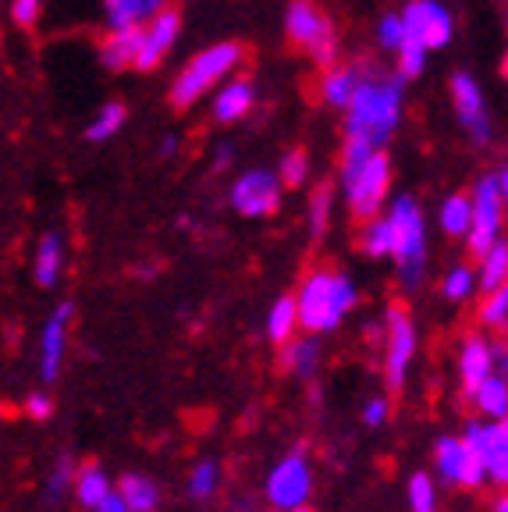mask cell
Instances as JSON below:
<instances>
[{
  "label": "cell",
  "instance_id": "obj_1",
  "mask_svg": "<svg viewBox=\"0 0 508 512\" xmlns=\"http://www.w3.org/2000/svg\"><path fill=\"white\" fill-rule=\"evenodd\" d=\"M405 111V82L398 75L374 72L370 64H359V79L352 100L345 107V139L384 150L402 125Z\"/></svg>",
  "mask_w": 508,
  "mask_h": 512
},
{
  "label": "cell",
  "instance_id": "obj_2",
  "mask_svg": "<svg viewBox=\"0 0 508 512\" xmlns=\"http://www.w3.org/2000/svg\"><path fill=\"white\" fill-rule=\"evenodd\" d=\"M295 313H299V331L306 335H327V331L342 328V320L356 310L359 288L349 274L317 267L302 278L295 292Z\"/></svg>",
  "mask_w": 508,
  "mask_h": 512
},
{
  "label": "cell",
  "instance_id": "obj_3",
  "mask_svg": "<svg viewBox=\"0 0 508 512\" xmlns=\"http://www.w3.org/2000/svg\"><path fill=\"white\" fill-rule=\"evenodd\" d=\"M342 192L349 200V214L359 221H370L384 210L391 192V157L374 146L356 143V139H345L342 146Z\"/></svg>",
  "mask_w": 508,
  "mask_h": 512
},
{
  "label": "cell",
  "instance_id": "obj_4",
  "mask_svg": "<svg viewBox=\"0 0 508 512\" xmlns=\"http://www.w3.org/2000/svg\"><path fill=\"white\" fill-rule=\"evenodd\" d=\"M402 47L398 54V79H420L430 50H445L455 36V18L441 0H409L402 15Z\"/></svg>",
  "mask_w": 508,
  "mask_h": 512
},
{
  "label": "cell",
  "instance_id": "obj_5",
  "mask_svg": "<svg viewBox=\"0 0 508 512\" xmlns=\"http://www.w3.org/2000/svg\"><path fill=\"white\" fill-rule=\"evenodd\" d=\"M391 228V260L398 264V278L413 292L427 281V217L416 196H398L384 214Z\"/></svg>",
  "mask_w": 508,
  "mask_h": 512
},
{
  "label": "cell",
  "instance_id": "obj_6",
  "mask_svg": "<svg viewBox=\"0 0 508 512\" xmlns=\"http://www.w3.org/2000/svg\"><path fill=\"white\" fill-rule=\"evenodd\" d=\"M242 61H246V47L239 40L210 43L207 50H199L196 57H189V64L175 75V82H171V104L178 111H189L210 89L221 86L228 75H235V68Z\"/></svg>",
  "mask_w": 508,
  "mask_h": 512
},
{
  "label": "cell",
  "instance_id": "obj_7",
  "mask_svg": "<svg viewBox=\"0 0 508 512\" xmlns=\"http://www.w3.org/2000/svg\"><path fill=\"white\" fill-rule=\"evenodd\" d=\"M505 200H508V171L498 168L484 175L473 192H469V228H466V249L473 256H484L494 242H501L505 228Z\"/></svg>",
  "mask_w": 508,
  "mask_h": 512
},
{
  "label": "cell",
  "instance_id": "obj_8",
  "mask_svg": "<svg viewBox=\"0 0 508 512\" xmlns=\"http://www.w3.org/2000/svg\"><path fill=\"white\" fill-rule=\"evenodd\" d=\"M285 32L295 47H302L317 64L331 68L338 57V40H334V25L313 0H292L285 11Z\"/></svg>",
  "mask_w": 508,
  "mask_h": 512
},
{
  "label": "cell",
  "instance_id": "obj_9",
  "mask_svg": "<svg viewBox=\"0 0 508 512\" xmlns=\"http://www.w3.org/2000/svg\"><path fill=\"white\" fill-rule=\"evenodd\" d=\"M416 324L402 303H391L384 313V384L391 392H402L409 381V367L416 356Z\"/></svg>",
  "mask_w": 508,
  "mask_h": 512
},
{
  "label": "cell",
  "instance_id": "obj_10",
  "mask_svg": "<svg viewBox=\"0 0 508 512\" xmlns=\"http://www.w3.org/2000/svg\"><path fill=\"white\" fill-rule=\"evenodd\" d=\"M263 495L278 512L302 509L313 495V466L306 459L302 448H292L288 456H281L278 463L270 466L267 484H263Z\"/></svg>",
  "mask_w": 508,
  "mask_h": 512
},
{
  "label": "cell",
  "instance_id": "obj_11",
  "mask_svg": "<svg viewBox=\"0 0 508 512\" xmlns=\"http://www.w3.org/2000/svg\"><path fill=\"white\" fill-rule=\"evenodd\" d=\"M452 107H455V118H459L462 132L477 146L491 143L494 136V118H491V107H487V96L484 86L469 72H455L452 75Z\"/></svg>",
  "mask_w": 508,
  "mask_h": 512
},
{
  "label": "cell",
  "instance_id": "obj_12",
  "mask_svg": "<svg viewBox=\"0 0 508 512\" xmlns=\"http://www.w3.org/2000/svg\"><path fill=\"white\" fill-rule=\"evenodd\" d=\"M178 32H182V11L164 4L157 15L139 25V50H135V72H153L164 64V57L175 50Z\"/></svg>",
  "mask_w": 508,
  "mask_h": 512
},
{
  "label": "cell",
  "instance_id": "obj_13",
  "mask_svg": "<svg viewBox=\"0 0 508 512\" xmlns=\"http://www.w3.org/2000/svg\"><path fill=\"white\" fill-rule=\"evenodd\" d=\"M484 463V473L494 488L508 484V427L505 420H473L466 424V431L459 434Z\"/></svg>",
  "mask_w": 508,
  "mask_h": 512
},
{
  "label": "cell",
  "instance_id": "obj_14",
  "mask_svg": "<svg viewBox=\"0 0 508 512\" xmlns=\"http://www.w3.org/2000/svg\"><path fill=\"white\" fill-rule=\"evenodd\" d=\"M281 182L274 171L267 168H249L242 171L228 189L231 207L239 210L242 217H270L281 207Z\"/></svg>",
  "mask_w": 508,
  "mask_h": 512
},
{
  "label": "cell",
  "instance_id": "obj_15",
  "mask_svg": "<svg viewBox=\"0 0 508 512\" xmlns=\"http://www.w3.org/2000/svg\"><path fill=\"white\" fill-rule=\"evenodd\" d=\"M508 370V352L505 342H491L484 335L462 338L459 349V381L466 392H473L480 381H487L491 374H505Z\"/></svg>",
  "mask_w": 508,
  "mask_h": 512
},
{
  "label": "cell",
  "instance_id": "obj_16",
  "mask_svg": "<svg viewBox=\"0 0 508 512\" xmlns=\"http://www.w3.org/2000/svg\"><path fill=\"white\" fill-rule=\"evenodd\" d=\"M72 303H61L54 313L47 317L40 331V377L43 381H57L61 374V363H64V352H68V328H72Z\"/></svg>",
  "mask_w": 508,
  "mask_h": 512
},
{
  "label": "cell",
  "instance_id": "obj_17",
  "mask_svg": "<svg viewBox=\"0 0 508 512\" xmlns=\"http://www.w3.org/2000/svg\"><path fill=\"white\" fill-rule=\"evenodd\" d=\"M256 107V86L249 79H242V75H235V79L228 82V86H221L214 93V121L217 125H235V121H242L249 111Z\"/></svg>",
  "mask_w": 508,
  "mask_h": 512
},
{
  "label": "cell",
  "instance_id": "obj_18",
  "mask_svg": "<svg viewBox=\"0 0 508 512\" xmlns=\"http://www.w3.org/2000/svg\"><path fill=\"white\" fill-rule=\"evenodd\" d=\"M64 260H68V246L57 232L40 235L36 242V256H32V278L40 288H54L64 274Z\"/></svg>",
  "mask_w": 508,
  "mask_h": 512
},
{
  "label": "cell",
  "instance_id": "obj_19",
  "mask_svg": "<svg viewBox=\"0 0 508 512\" xmlns=\"http://www.w3.org/2000/svg\"><path fill=\"white\" fill-rule=\"evenodd\" d=\"M320 338L317 335H292L285 345H281V367L295 377H313L320 367Z\"/></svg>",
  "mask_w": 508,
  "mask_h": 512
},
{
  "label": "cell",
  "instance_id": "obj_20",
  "mask_svg": "<svg viewBox=\"0 0 508 512\" xmlns=\"http://www.w3.org/2000/svg\"><path fill=\"white\" fill-rule=\"evenodd\" d=\"M359 79V64H331L320 79V96H324V104L334 107V111H345L352 100V89H356Z\"/></svg>",
  "mask_w": 508,
  "mask_h": 512
},
{
  "label": "cell",
  "instance_id": "obj_21",
  "mask_svg": "<svg viewBox=\"0 0 508 512\" xmlns=\"http://www.w3.org/2000/svg\"><path fill=\"white\" fill-rule=\"evenodd\" d=\"M477 413L484 420H505L508 413V377L505 374H491L487 381H480L473 392H469Z\"/></svg>",
  "mask_w": 508,
  "mask_h": 512
},
{
  "label": "cell",
  "instance_id": "obj_22",
  "mask_svg": "<svg viewBox=\"0 0 508 512\" xmlns=\"http://www.w3.org/2000/svg\"><path fill=\"white\" fill-rule=\"evenodd\" d=\"M135 50H139V29H114L100 43V61L111 72H125L135 64Z\"/></svg>",
  "mask_w": 508,
  "mask_h": 512
},
{
  "label": "cell",
  "instance_id": "obj_23",
  "mask_svg": "<svg viewBox=\"0 0 508 512\" xmlns=\"http://www.w3.org/2000/svg\"><path fill=\"white\" fill-rule=\"evenodd\" d=\"M114 488V480L107 477V470L100 463H82L79 470H75L72 477V495L79 505H86V509H93L100 498L107 495V491Z\"/></svg>",
  "mask_w": 508,
  "mask_h": 512
},
{
  "label": "cell",
  "instance_id": "obj_24",
  "mask_svg": "<svg viewBox=\"0 0 508 512\" xmlns=\"http://www.w3.org/2000/svg\"><path fill=\"white\" fill-rule=\"evenodd\" d=\"M114 491H118L121 502L128 505V512H157L160 509V488L150 477H143V473H125Z\"/></svg>",
  "mask_w": 508,
  "mask_h": 512
},
{
  "label": "cell",
  "instance_id": "obj_25",
  "mask_svg": "<svg viewBox=\"0 0 508 512\" xmlns=\"http://www.w3.org/2000/svg\"><path fill=\"white\" fill-rule=\"evenodd\" d=\"M462 463H466V445H462L459 434H441L434 441V470L437 477L459 488V477H462Z\"/></svg>",
  "mask_w": 508,
  "mask_h": 512
},
{
  "label": "cell",
  "instance_id": "obj_26",
  "mask_svg": "<svg viewBox=\"0 0 508 512\" xmlns=\"http://www.w3.org/2000/svg\"><path fill=\"white\" fill-rule=\"evenodd\" d=\"M477 274V292H494V288H505V278H508V246L505 239L494 242L484 256H480V267H473Z\"/></svg>",
  "mask_w": 508,
  "mask_h": 512
},
{
  "label": "cell",
  "instance_id": "obj_27",
  "mask_svg": "<svg viewBox=\"0 0 508 512\" xmlns=\"http://www.w3.org/2000/svg\"><path fill=\"white\" fill-rule=\"evenodd\" d=\"M167 0H118L114 8H107V25L114 29H139L150 15H157Z\"/></svg>",
  "mask_w": 508,
  "mask_h": 512
},
{
  "label": "cell",
  "instance_id": "obj_28",
  "mask_svg": "<svg viewBox=\"0 0 508 512\" xmlns=\"http://www.w3.org/2000/svg\"><path fill=\"white\" fill-rule=\"evenodd\" d=\"M263 331H267V338L274 345H285L292 335H299V313H295V299L292 296L274 299V306H270Z\"/></svg>",
  "mask_w": 508,
  "mask_h": 512
},
{
  "label": "cell",
  "instance_id": "obj_29",
  "mask_svg": "<svg viewBox=\"0 0 508 512\" xmlns=\"http://www.w3.org/2000/svg\"><path fill=\"white\" fill-rule=\"evenodd\" d=\"M437 224H441V232L448 239H466V228H469V196L462 192H452L441 210H437Z\"/></svg>",
  "mask_w": 508,
  "mask_h": 512
},
{
  "label": "cell",
  "instance_id": "obj_30",
  "mask_svg": "<svg viewBox=\"0 0 508 512\" xmlns=\"http://www.w3.org/2000/svg\"><path fill=\"white\" fill-rule=\"evenodd\" d=\"M125 118H128L125 104H121V100H111V104H104V111L86 125V139L89 143H107V139H114L121 132Z\"/></svg>",
  "mask_w": 508,
  "mask_h": 512
},
{
  "label": "cell",
  "instance_id": "obj_31",
  "mask_svg": "<svg viewBox=\"0 0 508 512\" xmlns=\"http://www.w3.org/2000/svg\"><path fill=\"white\" fill-rule=\"evenodd\" d=\"M217 484H221V463H217V459H199V463L192 466L185 491H189L192 502H207L217 491Z\"/></svg>",
  "mask_w": 508,
  "mask_h": 512
},
{
  "label": "cell",
  "instance_id": "obj_32",
  "mask_svg": "<svg viewBox=\"0 0 508 512\" xmlns=\"http://www.w3.org/2000/svg\"><path fill=\"white\" fill-rule=\"evenodd\" d=\"M473 292H477V274H473V267L469 264L448 267L445 278H441V296H445L448 303H466Z\"/></svg>",
  "mask_w": 508,
  "mask_h": 512
},
{
  "label": "cell",
  "instance_id": "obj_33",
  "mask_svg": "<svg viewBox=\"0 0 508 512\" xmlns=\"http://www.w3.org/2000/svg\"><path fill=\"white\" fill-rule=\"evenodd\" d=\"M359 246H363V253L370 256V260H384V256H391V228L388 221H384V214L370 217L363 228V235H359Z\"/></svg>",
  "mask_w": 508,
  "mask_h": 512
},
{
  "label": "cell",
  "instance_id": "obj_34",
  "mask_svg": "<svg viewBox=\"0 0 508 512\" xmlns=\"http://www.w3.org/2000/svg\"><path fill=\"white\" fill-rule=\"evenodd\" d=\"M405 502L409 512H437V484L430 473H413L409 488H405Z\"/></svg>",
  "mask_w": 508,
  "mask_h": 512
},
{
  "label": "cell",
  "instance_id": "obj_35",
  "mask_svg": "<svg viewBox=\"0 0 508 512\" xmlns=\"http://www.w3.org/2000/svg\"><path fill=\"white\" fill-rule=\"evenodd\" d=\"M274 175H278L281 189H299V185H306V178H310V153L288 150L285 157H281V164H278Z\"/></svg>",
  "mask_w": 508,
  "mask_h": 512
},
{
  "label": "cell",
  "instance_id": "obj_36",
  "mask_svg": "<svg viewBox=\"0 0 508 512\" xmlns=\"http://www.w3.org/2000/svg\"><path fill=\"white\" fill-rule=\"evenodd\" d=\"M480 324L491 331H505L508 324V288H494V292H487L484 303H480Z\"/></svg>",
  "mask_w": 508,
  "mask_h": 512
},
{
  "label": "cell",
  "instance_id": "obj_37",
  "mask_svg": "<svg viewBox=\"0 0 508 512\" xmlns=\"http://www.w3.org/2000/svg\"><path fill=\"white\" fill-rule=\"evenodd\" d=\"M331 203H334L331 185H317L310 196V232L317 235V239L327 232V224H331Z\"/></svg>",
  "mask_w": 508,
  "mask_h": 512
},
{
  "label": "cell",
  "instance_id": "obj_38",
  "mask_svg": "<svg viewBox=\"0 0 508 512\" xmlns=\"http://www.w3.org/2000/svg\"><path fill=\"white\" fill-rule=\"evenodd\" d=\"M72 477H75V466H72V459L64 456V459H57V466H54V473L47 477V502L50 505H61L64 502V495L72 491Z\"/></svg>",
  "mask_w": 508,
  "mask_h": 512
},
{
  "label": "cell",
  "instance_id": "obj_39",
  "mask_svg": "<svg viewBox=\"0 0 508 512\" xmlns=\"http://www.w3.org/2000/svg\"><path fill=\"white\" fill-rule=\"evenodd\" d=\"M377 47L388 50V54H395V50L402 47V18H398L395 11L377 18Z\"/></svg>",
  "mask_w": 508,
  "mask_h": 512
},
{
  "label": "cell",
  "instance_id": "obj_40",
  "mask_svg": "<svg viewBox=\"0 0 508 512\" xmlns=\"http://www.w3.org/2000/svg\"><path fill=\"white\" fill-rule=\"evenodd\" d=\"M43 8H47V0H11V22L18 29H32L43 18Z\"/></svg>",
  "mask_w": 508,
  "mask_h": 512
},
{
  "label": "cell",
  "instance_id": "obj_41",
  "mask_svg": "<svg viewBox=\"0 0 508 512\" xmlns=\"http://www.w3.org/2000/svg\"><path fill=\"white\" fill-rule=\"evenodd\" d=\"M388 413H391L388 399H384V395H374V399H366V406H363V424L366 427H384L388 424Z\"/></svg>",
  "mask_w": 508,
  "mask_h": 512
},
{
  "label": "cell",
  "instance_id": "obj_42",
  "mask_svg": "<svg viewBox=\"0 0 508 512\" xmlns=\"http://www.w3.org/2000/svg\"><path fill=\"white\" fill-rule=\"evenodd\" d=\"M25 416H29V420H50V416H54V399H50L47 392H32L29 399H25Z\"/></svg>",
  "mask_w": 508,
  "mask_h": 512
},
{
  "label": "cell",
  "instance_id": "obj_43",
  "mask_svg": "<svg viewBox=\"0 0 508 512\" xmlns=\"http://www.w3.org/2000/svg\"><path fill=\"white\" fill-rule=\"evenodd\" d=\"M89 512H128V505L125 502H121V495H118V491H107V495L104 498H100V502H96L93 505V509H89Z\"/></svg>",
  "mask_w": 508,
  "mask_h": 512
},
{
  "label": "cell",
  "instance_id": "obj_44",
  "mask_svg": "<svg viewBox=\"0 0 508 512\" xmlns=\"http://www.w3.org/2000/svg\"><path fill=\"white\" fill-rule=\"evenodd\" d=\"M231 164H235V146L221 143V146L214 150V171H228Z\"/></svg>",
  "mask_w": 508,
  "mask_h": 512
},
{
  "label": "cell",
  "instance_id": "obj_45",
  "mask_svg": "<svg viewBox=\"0 0 508 512\" xmlns=\"http://www.w3.org/2000/svg\"><path fill=\"white\" fill-rule=\"evenodd\" d=\"M175 150H178V139L164 136V143H160V157H175Z\"/></svg>",
  "mask_w": 508,
  "mask_h": 512
},
{
  "label": "cell",
  "instance_id": "obj_46",
  "mask_svg": "<svg viewBox=\"0 0 508 512\" xmlns=\"http://www.w3.org/2000/svg\"><path fill=\"white\" fill-rule=\"evenodd\" d=\"M491 512H508V498H505V495H498V498H494Z\"/></svg>",
  "mask_w": 508,
  "mask_h": 512
},
{
  "label": "cell",
  "instance_id": "obj_47",
  "mask_svg": "<svg viewBox=\"0 0 508 512\" xmlns=\"http://www.w3.org/2000/svg\"><path fill=\"white\" fill-rule=\"evenodd\" d=\"M104 4H107V8H114V4H118V0H104Z\"/></svg>",
  "mask_w": 508,
  "mask_h": 512
},
{
  "label": "cell",
  "instance_id": "obj_48",
  "mask_svg": "<svg viewBox=\"0 0 508 512\" xmlns=\"http://www.w3.org/2000/svg\"><path fill=\"white\" fill-rule=\"evenodd\" d=\"M292 512H313V509H306V505H302V509H292Z\"/></svg>",
  "mask_w": 508,
  "mask_h": 512
}]
</instances>
